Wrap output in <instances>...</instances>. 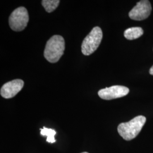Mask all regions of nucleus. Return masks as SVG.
Instances as JSON below:
<instances>
[{
    "label": "nucleus",
    "instance_id": "11",
    "mask_svg": "<svg viewBox=\"0 0 153 153\" xmlns=\"http://www.w3.org/2000/svg\"><path fill=\"white\" fill-rule=\"evenodd\" d=\"M149 73L153 76V65L151 67V68L150 69V71H149Z\"/></svg>",
    "mask_w": 153,
    "mask_h": 153
},
{
    "label": "nucleus",
    "instance_id": "5",
    "mask_svg": "<svg viewBox=\"0 0 153 153\" xmlns=\"http://www.w3.org/2000/svg\"><path fill=\"white\" fill-rule=\"evenodd\" d=\"M152 10V7L149 1H140L129 11V16L131 19L134 21H142L148 18Z\"/></svg>",
    "mask_w": 153,
    "mask_h": 153
},
{
    "label": "nucleus",
    "instance_id": "7",
    "mask_svg": "<svg viewBox=\"0 0 153 153\" xmlns=\"http://www.w3.org/2000/svg\"><path fill=\"white\" fill-rule=\"evenodd\" d=\"M24 86L22 79H14L4 84L1 88V95L5 99H10L15 97Z\"/></svg>",
    "mask_w": 153,
    "mask_h": 153
},
{
    "label": "nucleus",
    "instance_id": "9",
    "mask_svg": "<svg viewBox=\"0 0 153 153\" xmlns=\"http://www.w3.org/2000/svg\"><path fill=\"white\" fill-rule=\"evenodd\" d=\"M40 134L42 136L47 137V142L51 143L56 142L55 136L56 134V131L54 129L43 127V129H40Z\"/></svg>",
    "mask_w": 153,
    "mask_h": 153
},
{
    "label": "nucleus",
    "instance_id": "2",
    "mask_svg": "<svg viewBox=\"0 0 153 153\" xmlns=\"http://www.w3.org/2000/svg\"><path fill=\"white\" fill-rule=\"evenodd\" d=\"M65 50V40L60 35H54L47 42L44 49L45 59L51 63H55L60 59Z\"/></svg>",
    "mask_w": 153,
    "mask_h": 153
},
{
    "label": "nucleus",
    "instance_id": "6",
    "mask_svg": "<svg viewBox=\"0 0 153 153\" xmlns=\"http://www.w3.org/2000/svg\"><path fill=\"white\" fill-rule=\"evenodd\" d=\"M129 93L128 88L123 86L115 85L100 90L98 95L100 98L104 100H112L125 97Z\"/></svg>",
    "mask_w": 153,
    "mask_h": 153
},
{
    "label": "nucleus",
    "instance_id": "8",
    "mask_svg": "<svg viewBox=\"0 0 153 153\" xmlns=\"http://www.w3.org/2000/svg\"><path fill=\"white\" fill-rule=\"evenodd\" d=\"M143 34V30L140 27L129 28L124 31V35L128 40H134L139 38Z\"/></svg>",
    "mask_w": 153,
    "mask_h": 153
},
{
    "label": "nucleus",
    "instance_id": "1",
    "mask_svg": "<svg viewBox=\"0 0 153 153\" xmlns=\"http://www.w3.org/2000/svg\"><path fill=\"white\" fill-rule=\"evenodd\" d=\"M146 119L143 116H137L131 120L120 124L117 131L126 141H130L137 137L145 125Z\"/></svg>",
    "mask_w": 153,
    "mask_h": 153
},
{
    "label": "nucleus",
    "instance_id": "10",
    "mask_svg": "<svg viewBox=\"0 0 153 153\" xmlns=\"http://www.w3.org/2000/svg\"><path fill=\"white\" fill-rule=\"evenodd\" d=\"M59 0H43L42 1V5L48 13L54 11L59 5Z\"/></svg>",
    "mask_w": 153,
    "mask_h": 153
},
{
    "label": "nucleus",
    "instance_id": "4",
    "mask_svg": "<svg viewBox=\"0 0 153 153\" xmlns=\"http://www.w3.org/2000/svg\"><path fill=\"white\" fill-rule=\"evenodd\" d=\"M29 16L25 7H19L12 12L9 19L10 27L14 31H21L26 27Z\"/></svg>",
    "mask_w": 153,
    "mask_h": 153
},
{
    "label": "nucleus",
    "instance_id": "3",
    "mask_svg": "<svg viewBox=\"0 0 153 153\" xmlns=\"http://www.w3.org/2000/svg\"><path fill=\"white\" fill-rule=\"evenodd\" d=\"M102 38L103 33L101 28L98 26L93 28L82 42V53L86 56L92 54L98 48Z\"/></svg>",
    "mask_w": 153,
    "mask_h": 153
},
{
    "label": "nucleus",
    "instance_id": "12",
    "mask_svg": "<svg viewBox=\"0 0 153 153\" xmlns=\"http://www.w3.org/2000/svg\"><path fill=\"white\" fill-rule=\"evenodd\" d=\"M87 153V152H83V153Z\"/></svg>",
    "mask_w": 153,
    "mask_h": 153
}]
</instances>
